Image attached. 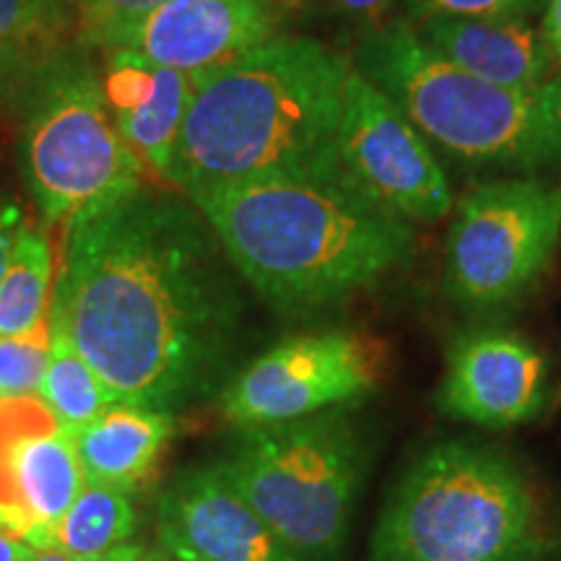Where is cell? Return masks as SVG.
<instances>
[{"mask_svg":"<svg viewBox=\"0 0 561 561\" xmlns=\"http://www.w3.org/2000/svg\"><path fill=\"white\" fill-rule=\"evenodd\" d=\"M191 198L138 185L68 224L50 297L112 403L178 413L221 385L242 301Z\"/></svg>","mask_w":561,"mask_h":561,"instance_id":"obj_1","label":"cell"},{"mask_svg":"<svg viewBox=\"0 0 561 561\" xmlns=\"http://www.w3.org/2000/svg\"><path fill=\"white\" fill-rule=\"evenodd\" d=\"M354 62L325 42L276 34L195 73L170 180L182 193L261 178L339 180Z\"/></svg>","mask_w":561,"mask_h":561,"instance_id":"obj_2","label":"cell"},{"mask_svg":"<svg viewBox=\"0 0 561 561\" xmlns=\"http://www.w3.org/2000/svg\"><path fill=\"white\" fill-rule=\"evenodd\" d=\"M231 268L268 305L310 314L409 265L413 229L339 180L261 178L185 193Z\"/></svg>","mask_w":561,"mask_h":561,"instance_id":"obj_3","label":"cell"},{"mask_svg":"<svg viewBox=\"0 0 561 561\" xmlns=\"http://www.w3.org/2000/svg\"><path fill=\"white\" fill-rule=\"evenodd\" d=\"M351 62L462 170L536 174L561 161V79L541 89L483 81L401 19L362 32Z\"/></svg>","mask_w":561,"mask_h":561,"instance_id":"obj_4","label":"cell"},{"mask_svg":"<svg viewBox=\"0 0 561 561\" xmlns=\"http://www.w3.org/2000/svg\"><path fill=\"white\" fill-rule=\"evenodd\" d=\"M541 491L494 445L439 442L401 476L371 536V561H546Z\"/></svg>","mask_w":561,"mask_h":561,"instance_id":"obj_5","label":"cell"},{"mask_svg":"<svg viewBox=\"0 0 561 561\" xmlns=\"http://www.w3.org/2000/svg\"><path fill=\"white\" fill-rule=\"evenodd\" d=\"M19 170L42 216L70 224L144 185V164L112 125L89 47H53L13 112Z\"/></svg>","mask_w":561,"mask_h":561,"instance_id":"obj_6","label":"cell"},{"mask_svg":"<svg viewBox=\"0 0 561 561\" xmlns=\"http://www.w3.org/2000/svg\"><path fill=\"white\" fill-rule=\"evenodd\" d=\"M367 462V439L351 405H339L248 426L229 458L216 466L299 561H335L348 538Z\"/></svg>","mask_w":561,"mask_h":561,"instance_id":"obj_7","label":"cell"},{"mask_svg":"<svg viewBox=\"0 0 561 561\" xmlns=\"http://www.w3.org/2000/svg\"><path fill=\"white\" fill-rule=\"evenodd\" d=\"M561 237V187L515 174L468 191L447 234V291L473 312L515 305L549 268Z\"/></svg>","mask_w":561,"mask_h":561,"instance_id":"obj_8","label":"cell"},{"mask_svg":"<svg viewBox=\"0 0 561 561\" xmlns=\"http://www.w3.org/2000/svg\"><path fill=\"white\" fill-rule=\"evenodd\" d=\"M380 343L354 331L301 333L250 362L221 392L240 430L312 416L362 401L382 375Z\"/></svg>","mask_w":561,"mask_h":561,"instance_id":"obj_9","label":"cell"},{"mask_svg":"<svg viewBox=\"0 0 561 561\" xmlns=\"http://www.w3.org/2000/svg\"><path fill=\"white\" fill-rule=\"evenodd\" d=\"M339 172L354 191L409 224L439 221L455 206L430 140L356 68L343 94Z\"/></svg>","mask_w":561,"mask_h":561,"instance_id":"obj_10","label":"cell"},{"mask_svg":"<svg viewBox=\"0 0 561 561\" xmlns=\"http://www.w3.org/2000/svg\"><path fill=\"white\" fill-rule=\"evenodd\" d=\"M81 489L73 434L42 398H0V533L53 549L55 528Z\"/></svg>","mask_w":561,"mask_h":561,"instance_id":"obj_11","label":"cell"},{"mask_svg":"<svg viewBox=\"0 0 561 561\" xmlns=\"http://www.w3.org/2000/svg\"><path fill=\"white\" fill-rule=\"evenodd\" d=\"M157 541L172 561H299L219 466L187 468L161 489Z\"/></svg>","mask_w":561,"mask_h":561,"instance_id":"obj_12","label":"cell"},{"mask_svg":"<svg viewBox=\"0 0 561 561\" xmlns=\"http://www.w3.org/2000/svg\"><path fill=\"white\" fill-rule=\"evenodd\" d=\"M437 401L447 416L507 430L543 411L549 371L543 356L517 333L473 328L460 333L447 351Z\"/></svg>","mask_w":561,"mask_h":561,"instance_id":"obj_13","label":"cell"},{"mask_svg":"<svg viewBox=\"0 0 561 561\" xmlns=\"http://www.w3.org/2000/svg\"><path fill=\"white\" fill-rule=\"evenodd\" d=\"M280 24L284 13L261 0H164L123 47L195 76L276 37Z\"/></svg>","mask_w":561,"mask_h":561,"instance_id":"obj_14","label":"cell"},{"mask_svg":"<svg viewBox=\"0 0 561 561\" xmlns=\"http://www.w3.org/2000/svg\"><path fill=\"white\" fill-rule=\"evenodd\" d=\"M104 53L102 91L112 125L140 164L170 180L195 76L159 66L130 47Z\"/></svg>","mask_w":561,"mask_h":561,"instance_id":"obj_15","label":"cell"},{"mask_svg":"<svg viewBox=\"0 0 561 561\" xmlns=\"http://www.w3.org/2000/svg\"><path fill=\"white\" fill-rule=\"evenodd\" d=\"M421 39L466 73L510 89H541L561 79L533 16L432 19L413 26Z\"/></svg>","mask_w":561,"mask_h":561,"instance_id":"obj_16","label":"cell"},{"mask_svg":"<svg viewBox=\"0 0 561 561\" xmlns=\"http://www.w3.org/2000/svg\"><path fill=\"white\" fill-rule=\"evenodd\" d=\"M172 434V413L130 403L107 405L102 416L73 432L83 483L130 491L157 466Z\"/></svg>","mask_w":561,"mask_h":561,"instance_id":"obj_17","label":"cell"},{"mask_svg":"<svg viewBox=\"0 0 561 561\" xmlns=\"http://www.w3.org/2000/svg\"><path fill=\"white\" fill-rule=\"evenodd\" d=\"M138 528L130 491L83 483L55 528L53 549L68 559H89L128 543Z\"/></svg>","mask_w":561,"mask_h":561,"instance_id":"obj_18","label":"cell"},{"mask_svg":"<svg viewBox=\"0 0 561 561\" xmlns=\"http://www.w3.org/2000/svg\"><path fill=\"white\" fill-rule=\"evenodd\" d=\"M53 297V250L45 231L19 227L0 278V335L32 331L47 318Z\"/></svg>","mask_w":561,"mask_h":561,"instance_id":"obj_19","label":"cell"},{"mask_svg":"<svg viewBox=\"0 0 561 561\" xmlns=\"http://www.w3.org/2000/svg\"><path fill=\"white\" fill-rule=\"evenodd\" d=\"M47 318H50L53 354L39 398L60 421L62 430L73 434L102 416L107 405H112V398L94 369L89 367V362L81 356V351L76 348L58 314L47 310Z\"/></svg>","mask_w":561,"mask_h":561,"instance_id":"obj_20","label":"cell"},{"mask_svg":"<svg viewBox=\"0 0 561 561\" xmlns=\"http://www.w3.org/2000/svg\"><path fill=\"white\" fill-rule=\"evenodd\" d=\"M73 21V0H0V47H58Z\"/></svg>","mask_w":561,"mask_h":561,"instance_id":"obj_21","label":"cell"},{"mask_svg":"<svg viewBox=\"0 0 561 561\" xmlns=\"http://www.w3.org/2000/svg\"><path fill=\"white\" fill-rule=\"evenodd\" d=\"M50 318L37 322L26 333L0 335V398L39 396L50 367Z\"/></svg>","mask_w":561,"mask_h":561,"instance_id":"obj_22","label":"cell"},{"mask_svg":"<svg viewBox=\"0 0 561 561\" xmlns=\"http://www.w3.org/2000/svg\"><path fill=\"white\" fill-rule=\"evenodd\" d=\"M164 0H73L79 42L100 50L123 47L128 34Z\"/></svg>","mask_w":561,"mask_h":561,"instance_id":"obj_23","label":"cell"},{"mask_svg":"<svg viewBox=\"0 0 561 561\" xmlns=\"http://www.w3.org/2000/svg\"><path fill=\"white\" fill-rule=\"evenodd\" d=\"M409 16L421 24L432 19H500L536 16L546 0H401Z\"/></svg>","mask_w":561,"mask_h":561,"instance_id":"obj_24","label":"cell"},{"mask_svg":"<svg viewBox=\"0 0 561 561\" xmlns=\"http://www.w3.org/2000/svg\"><path fill=\"white\" fill-rule=\"evenodd\" d=\"M50 50L53 47H0V121L16 112L32 70Z\"/></svg>","mask_w":561,"mask_h":561,"instance_id":"obj_25","label":"cell"},{"mask_svg":"<svg viewBox=\"0 0 561 561\" xmlns=\"http://www.w3.org/2000/svg\"><path fill=\"white\" fill-rule=\"evenodd\" d=\"M396 3L398 0H294V9L325 13V16L351 21L362 26V32H369L390 24Z\"/></svg>","mask_w":561,"mask_h":561,"instance_id":"obj_26","label":"cell"},{"mask_svg":"<svg viewBox=\"0 0 561 561\" xmlns=\"http://www.w3.org/2000/svg\"><path fill=\"white\" fill-rule=\"evenodd\" d=\"M21 227V208L13 201H0V278H3L5 265H9L13 240Z\"/></svg>","mask_w":561,"mask_h":561,"instance_id":"obj_27","label":"cell"},{"mask_svg":"<svg viewBox=\"0 0 561 561\" xmlns=\"http://www.w3.org/2000/svg\"><path fill=\"white\" fill-rule=\"evenodd\" d=\"M541 30L546 42H549L553 58H557L561 68V0H546Z\"/></svg>","mask_w":561,"mask_h":561,"instance_id":"obj_28","label":"cell"},{"mask_svg":"<svg viewBox=\"0 0 561 561\" xmlns=\"http://www.w3.org/2000/svg\"><path fill=\"white\" fill-rule=\"evenodd\" d=\"M146 553H149V549H146L144 543H123L117 546V549H112L107 553H100V557H89V559H70V561H144Z\"/></svg>","mask_w":561,"mask_h":561,"instance_id":"obj_29","label":"cell"},{"mask_svg":"<svg viewBox=\"0 0 561 561\" xmlns=\"http://www.w3.org/2000/svg\"><path fill=\"white\" fill-rule=\"evenodd\" d=\"M34 553H37V549H32L30 543L0 533V561H30Z\"/></svg>","mask_w":561,"mask_h":561,"instance_id":"obj_30","label":"cell"},{"mask_svg":"<svg viewBox=\"0 0 561 561\" xmlns=\"http://www.w3.org/2000/svg\"><path fill=\"white\" fill-rule=\"evenodd\" d=\"M30 561H70L66 553L58 551V549H45V551H37Z\"/></svg>","mask_w":561,"mask_h":561,"instance_id":"obj_31","label":"cell"},{"mask_svg":"<svg viewBox=\"0 0 561 561\" xmlns=\"http://www.w3.org/2000/svg\"><path fill=\"white\" fill-rule=\"evenodd\" d=\"M261 3H265V5H271V9H276L278 13H289V11H294V0H261Z\"/></svg>","mask_w":561,"mask_h":561,"instance_id":"obj_32","label":"cell"},{"mask_svg":"<svg viewBox=\"0 0 561 561\" xmlns=\"http://www.w3.org/2000/svg\"><path fill=\"white\" fill-rule=\"evenodd\" d=\"M144 561H172V559L167 557V553L161 551V549H157V551H149V553H146Z\"/></svg>","mask_w":561,"mask_h":561,"instance_id":"obj_33","label":"cell"}]
</instances>
